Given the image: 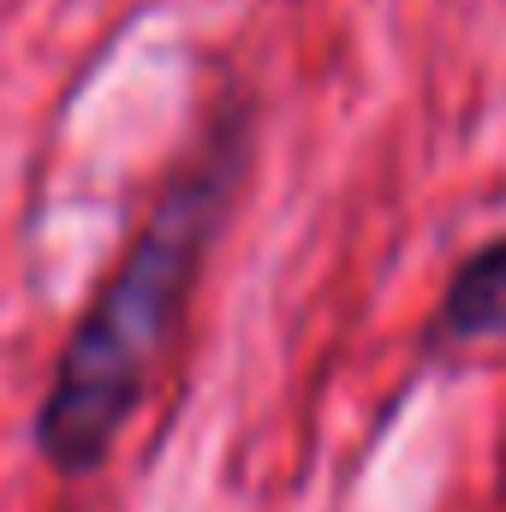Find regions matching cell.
Here are the masks:
<instances>
[{
    "instance_id": "obj_1",
    "label": "cell",
    "mask_w": 506,
    "mask_h": 512,
    "mask_svg": "<svg viewBox=\"0 0 506 512\" xmlns=\"http://www.w3.org/2000/svg\"><path fill=\"white\" fill-rule=\"evenodd\" d=\"M245 167H251V114L221 108L215 126L185 155V167L173 173V185L155 197L149 221L137 227L114 274L84 304L30 423V441L54 477L78 483L108 465L120 429L143 399V382L161 346L173 340L185 298L233 215Z\"/></svg>"
},
{
    "instance_id": "obj_2",
    "label": "cell",
    "mask_w": 506,
    "mask_h": 512,
    "mask_svg": "<svg viewBox=\"0 0 506 512\" xmlns=\"http://www.w3.org/2000/svg\"><path fill=\"white\" fill-rule=\"evenodd\" d=\"M477 346H506V233L477 245L453 268V280L423 328V352H435V358L477 352Z\"/></svg>"
}]
</instances>
